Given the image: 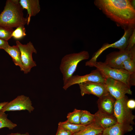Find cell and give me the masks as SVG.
Listing matches in <instances>:
<instances>
[{"instance_id": "cell-19", "label": "cell", "mask_w": 135, "mask_h": 135, "mask_svg": "<svg viewBox=\"0 0 135 135\" xmlns=\"http://www.w3.org/2000/svg\"><path fill=\"white\" fill-rule=\"evenodd\" d=\"M59 126L64 129L74 134L80 131L86 126L80 124H76L70 123L67 120L63 122H60L58 124Z\"/></svg>"}, {"instance_id": "cell-28", "label": "cell", "mask_w": 135, "mask_h": 135, "mask_svg": "<svg viewBox=\"0 0 135 135\" xmlns=\"http://www.w3.org/2000/svg\"><path fill=\"white\" fill-rule=\"evenodd\" d=\"M9 46L7 41L0 38V49L4 50Z\"/></svg>"}, {"instance_id": "cell-24", "label": "cell", "mask_w": 135, "mask_h": 135, "mask_svg": "<svg viewBox=\"0 0 135 135\" xmlns=\"http://www.w3.org/2000/svg\"><path fill=\"white\" fill-rule=\"evenodd\" d=\"M14 30L13 28L0 25V38L8 41L12 37Z\"/></svg>"}, {"instance_id": "cell-16", "label": "cell", "mask_w": 135, "mask_h": 135, "mask_svg": "<svg viewBox=\"0 0 135 135\" xmlns=\"http://www.w3.org/2000/svg\"><path fill=\"white\" fill-rule=\"evenodd\" d=\"M133 130L132 125L123 124L117 122L108 128L104 129L102 135H124Z\"/></svg>"}, {"instance_id": "cell-4", "label": "cell", "mask_w": 135, "mask_h": 135, "mask_svg": "<svg viewBox=\"0 0 135 135\" xmlns=\"http://www.w3.org/2000/svg\"><path fill=\"white\" fill-rule=\"evenodd\" d=\"M89 56L88 52L84 50L66 54L62 58L59 68L62 75L64 84L73 75L78 64L88 59Z\"/></svg>"}, {"instance_id": "cell-30", "label": "cell", "mask_w": 135, "mask_h": 135, "mask_svg": "<svg viewBox=\"0 0 135 135\" xmlns=\"http://www.w3.org/2000/svg\"><path fill=\"white\" fill-rule=\"evenodd\" d=\"M8 102H3L0 103V110L2 109V108L7 104Z\"/></svg>"}, {"instance_id": "cell-17", "label": "cell", "mask_w": 135, "mask_h": 135, "mask_svg": "<svg viewBox=\"0 0 135 135\" xmlns=\"http://www.w3.org/2000/svg\"><path fill=\"white\" fill-rule=\"evenodd\" d=\"M104 129L94 121L72 135H98L102 134Z\"/></svg>"}, {"instance_id": "cell-9", "label": "cell", "mask_w": 135, "mask_h": 135, "mask_svg": "<svg viewBox=\"0 0 135 135\" xmlns=\"http://www.w3.org/2000/svg\"><path fill=\"white\" fill-rule=\"evenodd\" d=\"M106 78L97 69L89 74L83 76L73 75L64 84L63 88L66 90L71 86L76 84L86 82L104 83Z\"/></svg>"}, {"instance_id": "cell-32", "label": "cell", "mask_w": 135, "mask_h": 135, "mask_svg": "<svg viewBox=\"0 0 135 135\" xmlns=\"http://www.w3.org/2000/svg\"><path fill=\"white\" fill-rule=\"evenodd\" d=\"M12 133L13 135H30L28 132H26L25 134H21L19 133Z\"/></svg>"}, {"instance_id": "cell-21", "label": "cell", "mask_w": 135, "mask_h": 135, "mask_svg": "<svg viewBox=\"0 0 135 135\" xmlns=\"http://www.w3.org/2000/svg\"><path fill=\"white\" fill-rule=\"evenodd\" d=\"M8 114L0 110V129L5 127L12 130L17 126L7 118Z\"/></svg>"}, {"instance_id": "cell-29", "label": "cell", "mask_w": 135, "mask_h": 135, "mask_svg": "<svg viewBox=\"0 0 135 135\" xmlns=\"http://www.w3.org/2000/svg\"><path fill=\"white\" fill-rule=\"evenodd\" d=\"M128 107L130 109H133L135 107V101L133 99L128 100L127 102Z\"/></svg>"}, {"instance_id": "cell-8", "label": "cell", "mask_w": 135, "mask_h": 135, "mask_svg": "<svg viewBox=\"0 0 135 135\" xmlns=\"http://www.w3.org/2000/svg\"><path fill=\"white\" fill-rule=\"evenodd\" d=\"M16 44L20 50L23 72L25 74H28L32 68L36 66L35 62L33 60L32 54L33 53L36 54L37 51L30 42L26 44H23L17 40Z\"/></svg>"}, {"instance_id": "cell-2", "label": "cell", "mask_w": 135, "mask_h": 135, "mask_svg": "<svg viewBox=\"0 0 135 135\" xmlns=\"http://www.w3.org/2000/svg\"><path fill=\"white\" fill-rule=\"evenodd\" d=\"M23 10L19 0H7L0 14V25L13 28L25 25L27 19L24 16Z\"/></svg>"}, {"instance_id": "cell-3", "label": "cell", "mask_w": 135, "mask_h": 135, "mask_svg": "<svg viewBox=\"0 0 135 135\" xmlns=\"http://www.w3.org/2000/svg\"><path fill=\"white\" fill-rule=\"evenodd\" d=\"M85 65L96 67L106 78H111L122 81L130 87L135 85V78L124 69L110 67L106 65L104 62L97 61Z\"/></svg>"}, {"instance_id": "cell-15", "label": "cell", "mask_w": 135, "mask_h": 135, "mask_svg": "<svg viewBox=\"0 0 135 135\" xmlns=\"http://www.w3.org/2000/svg\"><path fill=\"white\" fill-rule=\"evenodd\" d=\"M19 2L22 8L27 10L28 15L27 24H29L31 17L34 16L40 11V8L38 0H20Z\"/></svg>"}, {"instance_id": "cell-14", "label": "cell", "mask_w": 135, "mask_h": 135, "mask_svg": "<svg viewBox=\"0 0 135 135\" xmlns=\"http://www.w3.org/2000/svg\"><path fill=\"white\" fill-rule=\"evenodd\" d=\"M94 114V121L104 129L109 127L117 122V119L114 114H106L98 110Z\"/></svg>"}, {"instance_id": "cell-18", "label": "cell", "mask_w": 135, "mask_h": 135, "mask_svg": "<svg viewBox=\"0 0 135 135\" xmlns=\"http://www.w3.org/2000/svg\"><path fill=\"white\" fill-rule=\"evenodd\" d=\"M4 50L12 57L15 65L19 66L21 70L23 71V66L21 60L20 52L18 46L16 45L12 46H10Z\"/></svg>"}, {"instance_id": "cell-10", "label": "cell", "mask_w": 135, "mask_h": 135, "mask_svg": "<svg viewBox=\"0 0 135 135\" xmlns=\"http://www.w3.org/2000/svg\"><path fill=\"white\" fill-rule=\"evenodd\" d=\"M104 83L108 92L116 100L124 97L126 94H132L130 87L122 81L108 78Z\"/></svg>"}, {"instance_id": "cell-12", "label": "cell", "mask_w": 135, "mask_h": 135, "mask_svg": "<svg viewBox=\"0 0 135 135\" xmlns=\"http://www.w3.org/2000/svg\"><path fill=\"white\" fill-rule=\"evenodd\" d=\"M81 95L92 94L98 98L108 92L104 83L86 82L78 84Z\"/></svg>"}, {"instance_id": "cell-1", "label": "cell", "mask_w": 135, "mask_h": 135, "mask_svg": "<svg viewBox=\"0 0 135 135\" xmlns=\"http://www.w3.org/2000/svg\"><path fill=\"white\" fill-rule=\"evenodd\" d=\"M95 5L122 29L135 27V9L130 0H95Z\"/></svg>"}, {"instance_id": "cell-27", "label": "cell", "mask_w": 135, "mask_h": 135, "mask_svg": "<svg viewBox=\"0 0 135 135\" xmlns=\"http://www.w3.org/2000/svg\"><path fill=\"white\" fill-rule=\"evenodd\" d=\"M73 134L58 126L56 135H72Z\"/></svg>"}, {"instance_id": "cell-22", "label": "cell", "mask_w": 135, "mask_h": 135, "mask_svg": "<svg viewBox=\"0 0 135 135\" xmlns=\"http://www.w3.org/2000/svg\"><path fill=\"white\" fill-rule=\"evenodd\" d=\"M80 110L75 109L72 112L68 114L66 116L67 120L73 124H80Z\"/></svg>"}, {"instance_id": "cell-6", "label": "cell", "mask_w": 135, "mask_h": 135, "mask_svg": "<svg viewBox=\"0 0 135 135\" xmlns=\"http://www.w3.org/2000/svg\"><path fill=\"white\" fill-rule=\"evenodd\" d=\"M106 57L104 63L106 66L115 68L123 69L122 64L125 60L129 58L135 59V46L130 50L126 48L112 52Z\"/></svg>"}, {"instance_id": "cell-34", "label": "cell", "mask_w": 135, "mask_h": 135, "mask_svg": "<svg viewBox=\"0 0 135 135\" xmlns=\"http://www.w3.org/2000/svg\"><path fill=\"white\" fill-rule=\"evenodd\" d=\"M98 135H102V134H98Z\"/></svg>"}, {"instance_id": "cell-5", "label": "cell", "mask_w": 135, "mask_h": 135, "mask_svg": "<svg viewBox=\"0 0 135 135\" xmlns=\"http://www.w3.org/2000/svg\"><path fill=\"white\" fill-rule=\"evenodd\" d=\"M128 100L127 96L124 97L116 100L114 107V114L116 117L117 122L123 124L133 125L135 116L131 109L127 105Z\"/></svg>"}, {"instance_id": "cell-33", "label": "cell", "mask_w": 135, "mask_h": 135, "mask_svg": "<svg viewBox=\"0 0 135 135\" xmlns=\"http://www.w3.org/2000/svg\"><path fill=\"white\" fill-rule=\"evenodd\" d=\"M7 135H13V134H12V133H11L10 134H7Z\"/></svg>"}, {"instance_id": "cell-7", "label": "cell", "mask_w": 135, "mask_h": 135, "mask_svg": "<svg viewBox=\"0 0 135 135\" xmlns=\"http://www.w3.org/2000/svg\"><path fill=\"white\" fill-rule=\"evenodd\" d=\"M134 28L135 27H128L124 28V34L118 40L112 44H104L94 54L91 59L86 62V63L88 64L96 61L97 58L101 54L109 48H118L119 50L126 49L128 46V39Z\"/></svg>"}, {"instance_id": "cell-20", "label": "cell", "mask_w": 135, "mask_h": 135, "mask_svg": "<svg viewBox=\"0 0 135 135\" xmlns=\"http://www.w3.org/2000/svg\"><path fill=\"white\" fill-rule=\"evenodd\" d=\"M94 121V114H91L90 112L85 110H81L80 124L86 126Z\"/></svg>"}, {"instance_id": "cell-26", "label": "cell", "mask_w": 135, "mask_h": 135, "mask_svg": "<svg viewBox=\"0 0 135 135\" xmlns=\"http://www.w3.org/2000/svg\"><path fill=\"white\" fill-rule=\"evenodd\" d=\"M135 44V28L133 30L128 40V45L126 49L130 50L134 46Z\"/></svg>"}, {"instance_id": "cell-31", "label": "cell", "mask_w": 135, "mask_h": 135, "mask_svg": "<svg viewBox=\"0 0 135 135\" xmlns=\"http://www.w3.org/2000/svg\"><path fill=\"white\" fill-rule=\"evenodd\" d=\"M130 1L131 5L135 9V0H130Z\"/></svg>"}, {"instance_id": "cell-23", "label": "cell", "mask_w": 135, "mask_h": 135, "mask_svg": "<svg viewBox=\"0 0 135 135\" xmlns=\"http://www.w3.org/2000/svg\"><path fill=\"white\" fill-rule=\"evenodd\" d=\"M122 66L123 69L130 74H135V59H127L123 62Z\"/></svg>"}, {"instance_id": "cell-25", "label": "cell", "mask_w": 135, "mask_h": 135, "mask_svg": "<svg viewBox=\"0 0 135 135\" xmlns=\"http://www.w3.org/2000/svg\"><path fill=\"white\" fill-rule=\"evenodd\" d=\"M24 26H20L16 28L14 30L12 34V37L16 40L21 39L26 35Z\"/></svg>"}, {"instance_id": "cell-11", "label": "cell", "mask_w": 135, "mask_h": 135, "mask_svg": "<svg viewBox=\"0 0 135 135\" xmlns=\"http://www.w3.org/2000/svg\"><path fill=\"white\" fill-rule=\"evenodd\" d=\"M34 109L30 98L21 95L18 96L10 102H8L0 111L5 112L6 111L26 110L31 113Z\"/></svg>"}, {"instance_id": "cell-13", "label": "cell", "mask_w": 135, "mask_h": 135, "mask_svg": "<svg viewBox=\"0 0 135 135\" xmlns=\"http://www.w3.org/2000/svg\"><path fill=\"white\" fill-rule=\"evenodd\" d=\"M98 106L100 112L106 114H114L116 99L108 92L98 98Z\"/></svg>"}]
</instances>
